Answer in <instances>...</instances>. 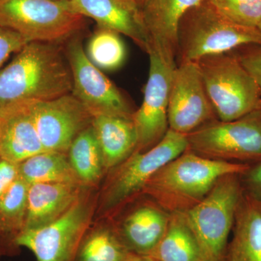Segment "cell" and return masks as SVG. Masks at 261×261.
I'll return each instance as SVG.
<instances>
[{
  "instance_id": "obj_5",
  "label": "cell",
  "mask_w": 261,
  "mask_h": 261,
  "mask_svg": "<svg viewBox=\"0 0 261 261\" xmlns=\"http://www.w3.org/2000/svg\"><path fill=\"white\" fill-rule=\"evenodd\" d=\"M196 63L220 121H233L260 109L258 86L232 51L204 57Z\"/></svg>"
},
{
  "instance_id": "obj_19",
  "label": "cell",
  "mask_w": 261,
  "mask_h": 261,
  "mask_svg": "<svg viewBox=\"0 0 261 261\" xmlns=\"http://www.w3.org/2000/svg\"><path fill=\"white\" fill-rule=\"evenodd\" d=\"M92 126L106 173L128 159L137 149L138 136L132 117L116 115L94 116Z\"/></svg>"
},
{
  "instance_id": "obj_6",
  "label": "cell",
  "mask_w": 261,
  "mask_h": 261,
  "mask_svg": "<svg viewBox=\"0 0 261 261\" xmlns=\"http://www.w3.org/2000/svg\"><path fill=\"white\" fill-rule=\"evenodd\" d=\"M99 192L87 188L80 200L53 222L24 230L15 245L29 249L37 261H76L84 237L92 225Z\"/></svg>"
},
{
  "instance_id": "obj_20",
  "label": "cell",
  "mask_w": 261,
  "mask_h": 261,
  "mask_svg": "<svg viewBox=\"0 0 261 261\" xmlns=\"http://www.w3.org/2000/svg\"><path fill=\"white\" fill-rule=\"evenodd\" d=\"M225 261H261V204L243 195Z\"/></svg>"
},
{
  "instance_id": "obj_11",
  "label": "cell",
  "mask_w": 261,
  "mask_h": 261,
  "mask_svg": "<svg viewBox=\"0 0 261 261\" xmlns=\"http://www.w3.org/2000/svg\"><path fill=\"white\" fill-rule=\"evenodd\" d=\"M148 79L142 106L133 113L138 145L136 151H146L157 145L169 129L168 99L173 71L177 63L166 61L154 50H149Z\"/></svg>"
},
{
  "instance_id": "obj_28",
  "label": "cell",
  "mask_w": 261,
  "mask_h": 261,
  "mask_svg": "<svg viewBox=\"0 0 261 261\" xmlns=\"http://www.w3.org/2000/svg\"><path fill=\"white\" fill-rule=\"evenodd\" d=\"M244 68L253 77L261 95V45L247 44L232 51Z\"/></svg>"
},
{
  "instance_id": "obj_15",
  "label": "cell",
  "mask_w": 261,
  "mask_h": 261,
  "mask_svg": "<svg viewBox=\"0 0 261 261\" xmlns=\"http://www.w3.org/2000/svg\"><path fill=\"white\" fill-rule=\"evenodd\" d=\"M203 0H144L141 10L150 49L176 63L178 31L184 15Z\"/></svg>"
},
{
  "instance_id": "obj_26",
  "label": "cell",
  "mask_w": 261,
  "mask_h": 261,
  "mask_svg": "<svg viewBox=\"0 0 261 261\" xmlns=\"http://www.w3.org/2000/svg\"><path fill=\"white\" fill-rule=\"evenodd\" d=\"M121 34L109 29L99 28L89 39L86 54L100 70L118 69L126 59V47Z\"/></svg>"
},
{
  "instance_id": "obj_24",
  "label": "cell",
  "mask_w": 261,
  "mask_h": 261,
  "mask_svg": "<svg viewBox=\"0 0 261 261\" xmlns=\"http://www.w3.org/2000/svg\"><path fill=\"white\" fill-rule=\"evenodd\" d=\"M102 220L87 231L76 261H124L132 253L118 236L112 219Z\"/></svg>"
},
{
  "instance_id": "obj_9",
  "label": "cell",
  "mask_w": 261,
  "mask_h": 261,
  "mask_svg": "<svg viewBox=\"0 0 261 261\" xmlns=\"http://www.w3.org/2000/svg\"><path fill=\"white\" fill-rule=\"evenodd\" d=\"M188 149L231 163L261 161V109L231 121L215 120L187 135Z\"/></svg>"
},
{
  "instance_id": "obj_14",
  "label": "cell",
  "mask_w": 261,
  "mask_h": 261,
  "mask_svg": "<svg viewBox=\"0 0 261 261\" xmlns=\"http://www.w3.org/2000/svg\"><path fill=\"white\" fill-rule=\"evenodd\" d=\"M72 8L83 17L93 19L99 28L123 34L146 53L149 39L140 5L135 0H69Z\"/></svg>"
},
{
  "instance_id": "obj_17",
  "label": "cell",
  "mask_w": 261,
  "mask_h": 261,
  "mask_svg": "<svg viewBox=\"0 0 261 261\" xmlns=\"http://www.w3.org/2000/svg\"><path fill=\"white\" fill-rule=\"evenodd\" d=\"M171 214L153 201L140 202L114 223L117 233L129 252L148 255L166 233Z\"/></svg>"
},
{
  "instance_id": "obj_13",
  "label": "cell",
  "mask_w": 261,
  "mask_h": 261,
  "mask_svg": "<svg viewBox=\"0 0 261 261\" xmlns=\"http://www.w3.org/2000/svg\"><path fill=\"white\" fill-rule=\"evenodd\" d=\"M33 113L45 151L68 153L72 142L92 125L93 116L71 93L33 102Z\"/></svg>"
},
{
  "instance_id": "obj_34",
  "label": "cell",
  "mask_w": 261,
  "mask_h": 261,
  "mask_svg": "<svg viewBox=\"0 0 261 261\" xmlns=\"http://www.w3.org/2000/svg\"><path fill=\"white\" fill-rule=\"evenodd\" d=\"M136 3H137L139 5H140V7L141 8V6H142V3H143L144 0H135Z\"/></svg>"
},
{
  "instance_id": "obj_29",
  "label": "cell",
  "mask_w": 261,
  "mask_h": 261,
  "mask_svg": "<svg viewBox=\"0 0 261 261\" xmlns=\"http://www.w3.org/2000/svg\"><path fill=\"white\" fill-rule=\"evenodd\" d=\"M240 178L244 195L261 204V161L249 163Z\"/></svg>"
},
{
  "instance_id": "obj_21",
  "label": "cell",
  "mask_w": 261,
  "mask_h": 261,
  "mask_svg": "<svg viewBox=\"0 0 261 261\" xmlns=\"http://www.w3.org/2000/svg\"><path fill=\"white\" fill-rule=\"evenodd\" d=\"M147 255L157 261H207L185 212L171 214L166 233Z\"/></svg>"
},
{
  "instance_id": "obj_31",
  "label": "cell",
  "mask_w": 261,
  "mask_h": 261,
  "mask_svg": "<svg viewBox=\"0 0 261 261\" xmlns=\"http://www.w3.org/2000/svg\"><path fill=\"white\" fill-rule=\"evenodd\" d=\"M18 177V164L0 159V198Z\"/></svg>"
},
{
  "instance_id": "obj_22",
  "label": "cell",
  "mask_w": 261,
  "mask_h": 261,
  "mask_svg": "<svg viewBox=\"0 0 261 261\" xmlns=\"http://www.w3.org/2000/svg\"><path fill=\"white\" fill-rule=\"evenodd\" d=\"M67 154L82 185L88 188H96L106 171L92 125L75 137Z\"/></svg>"
},
{
  "instance_id": "obj_12",
  "label": "cell",
  "mask_w": 261,
  "mask_h": 261,
  "mask_svg": "<svg viewBox=\"0 0 261 261\" xmlns=\"http://www.w3.org/2000/svg\"><path fill=\"white\" fill-rule=\"evenodd\" d=\"M216 119L197 63L177 64L173 71L168 99L170 129L188 135Z\"/></svg>"
},
{
  "instance_id": "obj_10",
  "label": "cell",
  "mask_w": 261,
  "mask_h": 261,
  "mask_svg": "<svg viewBox=\"0 0 261 261\" xmlns=\"http://www.w3.org/2000/svg\"><path fill=\"white\" fill-rule=\"evenodd\" d=\"M65 53L73 79L71 94L93 118L99 115L132 116L134 112L126 98L90 61L80 39H70Z\"/></svg>"
},
{
  "instance_id": "obj_32",
  "label": "cell",
  "mask_w": 261,
  "mask_h": 261,
  "mask_svg": "<svg viewBox=\"0 0 261 261\" xmlns=\"http://www.w3.org/2000/svg\"><path fill=\"white\" fill-rule=\"evenodd\" d=\"M18 247L10 243L0 232V260L5 255H11L16 253Z\"/></svg>"
},
{
  "instance_id": "obj_2",
  "label": "cell",
  "mask_w": 261,
  "mask_h": 261,
  "mask_svg": "<svg viewBox=\"0 0 261 261\" xmlns=\"http://www.w3.org/2000/svg\"><path fill=\"white\" fill-rule=\"evenodd\" d=\"M248 166L207 159L187 149L154 173L142 195L170 214L187 212L205 198L220 178L241 174Z\"/></svg>"
},
{
  "instance_id": "obj_16",
  "label": "cell",
  "mask_w": 261,
  "mask_h": 261,
  "mask_svg": "<svg viewBox=\"0 0 261 261\" xmlns=\"http://www.w3.org/2000/svg\"><path fill=\"white\" fill-rule=\"evenodd\" d=\"M34 102L0 109V159L19 164L45 151L34 121Z\"/></svg>"
},
{
  "instance_id": "obj_18",
  "label": "cell",
  "mask_w": 261,
  "mask_h": 261,
  "mask_svg": "<svg viewBox=\"0 0 261 261\" xmlns=\"http://www.w3.org/2000/svg\"><path fill=\"white\" fill-rule=\"evenodd\" d=\"M87 188L88 187L80 184L72 183L29 185L27 222L24 230L39 228L56 221L80 200Z\"/></svg>"
},
{
  "instance_id": "obj_25",
  "label": "cell",
  "mask_w": 261,
  "mask_h": 261,
  "mask_svg": "<svg viewBox=\"0 0 261 261\" xmlns=\"http://www.w3.org/2000/svg\"><path fill=\"white\" fill-rule=\"evenodd\" d=\"M29 188V184L18 177L0 198V232L16 247L15 238L27 222Z\"/></svg>"
},
{
  "instance_id": "obj_23",
  "label": "cell",
  "mask_w": 261,
  "mask_h": 261,
  "mask_svg": "<svg viewBox=\"0 0 261 261\" xmlns=\"http://www.w3.org/2000/svg\"><path fill=\"white\" fill-rule=\"evenodd\" d=\"M18 177L29 185L41 183L82 185L70 165L68 154L51 151H44L19 163Z\"/></svg>"
},
{
  "instance_id": "obj_4",
  "label": "cell",
  "mask_w": 261,
  "mask_h": 261,
  "mask_svg": "<svg viewBox=\"0 0 261 261\" xmlns=\"http://www.w3.org/2000/svg\"><path fill=\"white\" fill-rule=\"evenodd\" d=\"M247 44H260L257 28L235 23L205 0L184 15L178 31V64L224 54Z\"/></svg>"
},
{
  "instance_id": "obj_1",
  "label": "cell",
  "mask_w": 261,
  "mask_h": 261,
  "mask_svg": "<svg viewBox=\"0 0 261 261\" xmlns=\"http://www.w3.org/2000/svg\"><path fill=\"white\" fill-rule=\"evenodd\" d=\"M72 89L69 63L58 43L29 42L0 68V109L51 100L71 93Z\"/></svg>"
},
{
  "instance_id": "obj_30",
  "label": "cell",
  "mask_w": 261,
  "mask_h": 261,
  "mask_svg": "<svg viewBox=\"0 0 261 261\" xmlns=\"http://www.w3.org/2000/svg\"><path fill=\"white\" fill-rule=\"evenodd\" d=\"M28 43L18 33L0 25V68L12 54L18 53Z\"/></svg>"
},
{
  "instance_id": "obj_8",
  "label": "cell",
  "mask_w": 261,
  "mask_h": 261,
  "mask_svg": "<svg viewBox=\"0 0 261 261\" xmlns=\"http://www.w3.org/2000/svg\"><path fill=\"white\" fill-rule=\"evenodd\" d=\"M243 195L240 174L226 175L203 200L185 212L207 261H225L228 237Z\"/></svg>"
},
{
  "instance_id": "obj_7",
  "label": "cell",
  "mask_w": 261,
  "mask_h": 261,
  "mask_svg": "<svg viewBox=\"0 0 261 261\" xmlns=\"http://www.w3.org/2000/svg\"><path fill=\"white\" fill-rule=\"evenodd\" d=\"M83 19L69 0H0V25L28 42L71 39L82 28Z\"/></svg>"
},
{
  "instance_id": "obj_33",
  "label": "cell",
  "mask_w": 261,
  "mask_h": 261,
  "mask_svg": "<svg viewBox=\"0 0 261 261\" xmlns=\"http://www.w3.org/2000/svg\"><path fill=\"white\" fill-rule=\"evenodd\" d=\"M124 261H157L148 256V255H139V254L130 253Z\"/></svg>"
},
{
  "instance_id": "obj_27",
  "label": "cell",
  "mask_w": 261,
  "mask_h": 261,
  "mask_svg": "<svg viewBox=\"0 0 261 261\" xmlns=\"http://www.w3.org/2000/svg\"><path fill=\"white\" fill-rule=\"evenodd\" d=\"M235 23L257 28L261 21V0H205Z\"/></svg>"
},
{
  "instance_id": "obj_3",
  "label": "cell",
  "mask_w": 261,
  "mask_h": 261,
  "mask_svg": "<svg viewBox=\"0 0 261 261\" xmlns=\"http://www.w3.org/2000/svg\"><path fill=\"white\" fill-rule=\"evenodd\" d=\"M188 149L187 135L168 129L157 145L146 151H135L108 171L99 192L96 214L113 219L128 203L142 195L150 178L163 166Z\"/></svg>"
},
{
  "instance_id": "obj_36",
  "label": "cell",
  "mask_w": 261,
  "mask_h": 261,
  "mask_svg": "<svg viewBox=\"0 0 261 261\" xmlns=\"http://www.w3.org/2000/svg\"><path fill=\"white\" fill-rule=\"evenodd\" d=\"M260 109H261V104H260Z\"/></svg>"
},
{
  "instance_id": "obj_35",
  "label": "cell",
  "mask_w": 261,
  "mask_h": 261,
  "mask_svg": "<svg viewBox=\"0 0 261 261\" xmlns=\"http://www.w3.org/2000/svg\"><path fill=\"white\" fill-rule=\"evenodd\" d=\"M257 29H259V31L261 32V21L260 23H259L258 27H257Z\"/></svg>"
}]
</instances>
